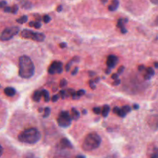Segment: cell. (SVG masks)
I'll list each match as a JSON object with an SVG mask.
<instances>
[{"label":"cell","instance_id":"cell-1","mask_svg":"<svg viewBox=\"0 0 158 158\" xmlns=\"http://www.w3.org/2000/svg\"><path fill=\"white\" fill-rule=\"evenodd\" d=\"M19 75L23 79L31 78L35 73V66L27 56H22L19 60Z\"/></svg>","mask_w":158,"mask_h":158},{"label":"cell","instance_id":"cell-2","mask_svg":"<svg viewBox=\"0 0 158 158\" xmlns=\"http://www.w3.org/2000/svg\"><path fill=\"white\" fill-rule=\"evenodd\" d=\"M18 139L22 143L34 144L39 142L41 139V133L36 128H27L19 134Z\"/></svg>","mask_w":158,"mask_h":158},{"label":"cell","instance_id":"cell-3","mask_svg":"<svg viewBox=\"0 0 158 158\" xmlns=\"http://www.w3.org/2000/svg\"><path fill=\"white\" fill-rule=\"evenodd\" d=\"M101 143V137L96 133H90L84 139L83 149L86 151L93 150L100 147Z\"/></svg>","mask_w":158,"mask_h":158},{"label":"cell","instance_id":"cell-4","mask_svg":"<svg viewBox=\"0 0 158 158\" xmlns=\"http://www.w3.org/2000/svg\"><path fill=\"white\" fill-rule=\"evenodd\" d=\"M21 36L25 39H29L36 42H43L44 41L45 36L43 33L41 32H36L30 29H24L21 32Z\"/></svg>","mask_w":158,"mask_h":158},{"label":"cell","instance_id":"cell-5","mask_svg":"<svg viewBox=\"0 0 158 158\" xmlns=\"http://www.w3.org/2000/svg\"><path fill=\"white\" fill-rule=\"evenodd\" d=\"M19 32V28L16 26L8 27L5 29L0 35V40L2 41H8L11 40L14 36H16Z\"/></svg>","mask_w":158,"mask_h":158},{"label":"cell","instance_id":"cell-6","mask_svg":"<svg viewBox=\"0 0 158 158\" xmlns=\"http://www.w3.org/2000/svg\"><path fill=\"white\" fill-rule=\"evenodd\" d=\"M57 123L60 127L67 128L69 127L72 123V119L68 111H62L59 114Z\"/></svg>","mask_w":158,"mask_h":158},{"label":"cell","instance_id":"cell-7","mask_svg":"<svg viewBox=\"0 0 158 158\" xmlns=\"http://www.w3.org/2000/svg\"><path fill=\"white\" fill-rule=\"evenodd\" d=\"M48 72L51 75L55 73H61L63 72V63L58 61L52 62L48 69Z\"/></svg>","mask_w":158,"mask_h":158},{"label":"cell","instance_id":"cell-8","mask_svg":"<svg viewBox=\"0 0 158 158\" xmlns=\"http://www.w3.org/2000/svg\"><path fill=\"white\" fill-rule=\"evenodd\" d=\"M118 63V59L116 56L114 55H110L107 58V68L109 69H113L116 67V65Z\"/></svg>","mask_w":158,"mask_h":158},{"label":"cell","instance_id":"cell-9","mask_svg":"<svg viewBox=\"0 0 158 158\" xmlns=\"http://www.w3.org/2000/svg\"><path fill=\"white\" fill-rule=\"evenodd\" d=\"M4 93L7 96H9V97H12L16 95V90L13 88V87H6L5 90H4Z\"/></svg>","mask_w":158,"mask_h":158},{"label":"cell","instance_id":"cell-10","mask_svg":"<svg viewBox=\"0 0 158 158\" xmlns=\"http://www.w3.org/2000/svg\"><path fill=\"white\" fill-rule=\"evenodd\" d=\"M119 5H120V2L119 0H113L111 4L108 6V9L110 11V12H113V11H116L118 7H119Z\"/></svg>","mask_w":158,"mask_h":158},{"label":"cell","instance_id":"cell-11","mask_svg":"<svg viewBox=\"0 0 158 158\" xmlns=\"http://www.w3.org/2000/svg\"><path fill=\"white\" fill-rule=\"evenodd\" d=\"M60 146L63 148H72L73 147L72 143H70V141L67 139H66V138L62 139V140L60 141Z\"/></svg>","mask_w":158,"mask_h":158},{"label":"cell","instance_id":"cell-12","mask_svg":"<svg viewBox=\"0 0 158 158\" xmlns=\"http://www.w3.org/2000/svg\"><path fill=\"white\" fill-rule=\"evenodd\" d=\"M42 93H41V90H36L35 91V93H33V100L36 101V102H40V100H41V97H42Z\"/></svg>","mask_w":158,"mask_h":158},{"label":"cell","instance_id":"cell-13","mask_svg":"<svg viewBox=\"0 0 158 158\" xmlns=\"http://www.w3.org/2000/svg\"><path fill=\"white\" fill-rule=\"evenodd\" d=\"M71 112H72V114H71L70 116H71L72 120H77L80 118V113H79V111L77 110H76L75 108H72Z\"/></svg>","mask_w":158,"mask_h":158},{"label":"cell","instance_id":"cell-14","mask_svg":"<svg viewBox=\"0 0 158 158\" xmlns=\"http://www.w3.org/2000/svg\"><path fill=\"white\" fill-rule=\"evenodd\" d=\"M110 108L108 105H104L103 107V110H101V114L103 117H107L108 116V114L110 113Z\"/></svg>","mask_w":158,"mask_h":158},{"label":"cell","instance_id":"cell-15","mask_svg":"<svg viewBox=\"0 0 158 158\" xmlns=\"http://www.w3.org/2000/svg\"><path fill=\"white\" fill-rule=\"evenodd\" d=\"M74 62H79V57L76 56V57H74L73 59H72V60L68 63L66 65V71H67V72L69 71V69H70V67H71L72 64H73Z\"/></svg>","mask_w":158,"mask_h":158},{"label":"cell","instance_id":"cell-16","mask_svg":"<svg viewBox=\"0 0 158 158\" xmlns=\"http://www.w3.org/2000/svg\"><path fill=\"white\" fill-rule=\"evenodd\" d=\"M41 93H42V96L44 97V100L45 102H49L50 100V97H49V92L45 90H41Z\"/></svg>","mask_w":158,"mask_h":158},{"label":"cell","instance_id":"cell-17","mask_svg":"<svg viewBox=\"0 0 158 158\" xmlns=\"http://www.w3.org/2000/svg\"><path fill=\"white\" fill-rule=\"evenodd\" d=\"M29 25L30 27H34L36 29H40L42 26V24L40 22H30L29 23Z\"/></svg>","mask_w":158,"mask_h":158},{"label":"cell","instance_id":"cell-18","mask_svg":"<svg viewBox=\"0 0 158 158\" xmlns=\"http://www.w3.org/2000/svg\"><path fill=\"white\" fill-rule=\"evenodd\" d=\"M28 21V16H21L19 19H16V22L19 24H23V23H25Z\"/></svg>","mask_w":158,"mask_h":158},{"label":"cell","instance_id":"cell-19","mask_svg":"<svg viewBox=\"0 0 158 158\" xmlns=\"http://www.w3.org/2000/svg\"><path fill=\"white\" fill-rule=\"evenodd\" d=\"M22 7H23L24 9H31L32 8V4L28 1H25L24 2H22Z\"/></svg>","mask_w":158,"mask_h":158},{"label":"cell","instance_id":"cell-20","mask_svg":"<svg viewBox=\"0 0 158 158\" xmlns=\"http://www.w3.org/2000/svg\"><path fill=\"white\" fill-rule=\"evenodd\" d=\"M67 80L66 79H62L60 82V87L61 88H64L67 87Z\"/></svg>","mask_w":158,"mask_h":158},{"label":"cell","instance_id":"cell-21","mask_svg":"<svg viewBox=\"0 0 158 158\" xmlns=\"http://www.w3.org/2000/svg\"><path fill=\"white\" fill-rule=\"evenodd\" d=\"M146 73H148L149 75H150L151 76H154V70L152 67H148L146 68Z\"/></svg>","mask_w":158,"mask_h":158},{"label":"cell","instance_id":"cell-22","mask_svg":"<svg viewBox=\"0 0 158 158\" xmlns=\"http://www.w3.org/2000/svg\"><path fill=\"white\" fill-rule=\"evenodd\" d=\"M50 112H51L50 108H49V107H45V109H44V114H43V117H44V118L48 117V116L50 115Z\"/></svg>","mask_w":158,"mask_h":158},{"label":"cell","instance_id":"cell-23","mask_svg":"<svg viewBox=\"0 0 158 158\" xmlns=\"http://www.w3.org/2000/svg\"><path fill=\"white\" fill-rule=\"evenodd\" d=\"M60 96H61V98H62L63 100H64L66 97H68L67 90H60Z\"/></svg>","mask_w":158,"mask_h":158},{"label":"cell","instance_id":"cell-24","mask_svg":"<svg viewBox=\"0 0 158 158\" xmlns=\"http://www.w3.org/2000/svg\"><path fill=\"white\" fill-rule=\"evenodd\" d=\"M121 110H123V111H124V112H125L126 113H130V112L131 111V108H130V106H127V105L123 106V107L121 108Z\"/></svg>","mask_w":158,"mask_h":158},{"label":"cell","instance_id":"cell-25","mask_svg":"<svg viewBox=\"0 0 158 158\" xmlns=\"http://www.w3.org/2000/svg\"><path fill=\"white\" fill-rule=\"evenodd\" d=\"M18 10H19V7L17 5H14L12 7H11V12L13 14H16Z\"/></svg>","mask_w":158,"mask_h":158},{"label":"cell","instance_id":"cell-26","mask_svg":"<svg viewBox=\"0 0 158 158\" xmlns=\"http://www.w3.org/2000/svg\"><path fill=\"white\" fill-rule=\"evenodd\" d=\"M120 117H122V118H123V117H125L126 116V115H127V113H125L123 110H122L120 108V110H119V111H118V113H116Z\"/></svg>","mask_w":158,"mask_h":158},{"label":"cell","instance_id":"cell-27","mask_svg":"<svg viewBox=\"0 0 158 158\" xmlns=\"http://www.w3.org/2000/svg\"><path fill=\"white\" fill-rule=\"evenodd\" d=\"M43 22L45 23H49L50 21H51V17L48 15H45L43 16Z\"/></svg>","mask_w":158,"mask_h":158},{"label":"cell","instance_id":"cell-28","mask_svg":"<svg viewBox=\"0 0 158 158\" xmlns=\"http://www.w3.org/2000/svg\"><path fill=\"white\" fill-rule=\"evenodd\" d=\"M85 90H78L76 93V96H78V97H80V96H82L83 95H84L85 94Z\"/></svg>","mask_w":158,"mask_h":158},{"label":"cell","instance_id":"cell-29","mask_svg":"<svg viewBox=\"0 0 158 158\" xmlns=\"http://www.w3.org/2000/svg\"><path fill=\"white\" fill-rule=\"evenodd\" d=\"M124 26V23H123V19H120L117 22V27L118 28H121Z\"/></svg>","mask_w":158,"mask_h":158},{"label":"cell","instance_id":"cell-30","mask_svg":"<svg viewBox=\"0 0 158 158\" xmlns=\"http://www.w3.org/2000/svg\"><path fill=\"white\" fill-rule=\"evenodd\" d=\"M89 84H90V87L92 90H95L96 89V83H94V81L93 80H90V82H89Z\"/></svg>","mask_w":158,"mask_h":158},{"label":"cell","instance_id":"cell-31","mask_svg":"<svg viewBox=\"0 0 158 158\" xmlns=\"http://www.w3.org/2000/svg\"><path fill=\"white\" fill-rule=\"evenodd\" d=\"M93 113H96V114H100L101 113V109L100 107H94L93 109Z\"/></svg>","mask_w":158,"mask_h":158},{"label":"cell","instance_id":"cell-32","mask_svg":"<svg viewBox=\"0 0 158 158\" xmlns=\"http://www.w3.org/2000/svg\"><path fill=\"white\" fill-rule=\"evenodd\" d=\"M124 69H125V67H124L123 66H121L118 69V70H117V74H118V75L122 74V73H123V71H124Z\"/></svg>","mask_w":158,"mask_h":158},{"label":"cell","instance_id":"cell-33","mask_svg":"<svg viewBox=\"0 0 158 158\" xmlns=\"http://www.w3.org/2000/svg\"><path fill=\"white\" fill-rule=\"evenodd\" d=\"M59 99H60V95H54V96L52 97V101L53 103H55V102H57Z\"/></svg>","mask_w":158,"mask_h":158},{"label":"cell","instance_id":"cell-34","mask_svg":"<svg viewBox=\"0 0 158 158\" xmlns=\"http://www.w3.org/2000/svg\"><path fill=\"white\" fill-rule=\"evenodd\" d=\"M6 5H7V2L5 1H4V0L1 1L0 2V9H3L4 7L6 6Z\"/></svg>","mask_w":158,"mask_h":158},{"label":"cell","instance_id":"cell-35","mask_svg":"<svg viewBox=\"0 0 158 158\" xmlns=\"http://www.w3.org/2000/svg\"><path fill=\"white\" fill-rule=\"evenodd\" d=\"M120 79H117V80H114V82L113 83V86H118V85H120Z\"/></svg>","mask_w":158,"mask_h":158},{"label":"cell","instance_id":"cell-36","mask_svg":"<svg viewBox=\"0 0 158 158\" xmlns=\"http://www.w3.org/2000/svg\"><path fill=\"white\" fill-rule=\"evenodd\" d=\"M120 32H121L123 34H125V33H127V29L125 28V26H123V27L120 28Z\"/></svg>","mask_w":158,"mask_h":158},{"label":"cell","instance_id":"cell-37","mask_svg":"<svg viewBox=\"0 0 158 158\" xmlns=\"http://www.w3.org/2000/svg\"><path fill=\"white\" fill-rule=\"evenodd\" d=\"M4 9V12H11V7L9 6H5L3 8Z\"/></svg>","mask_w":158,"mask_h":158},{"label":"cell","instance_id":"cell-38","mask_svg":"<svg viewBox=\"0 0 158 158\" xmlns=\"http://www.w3.org/2000/svg\"><path fill=\"white\" fill-rule=\"evenodd\" d=\"M145 69H146V67H145L143 65H140V66L138 67V70H139L140 72H142V71H143V70H145Z\"/></svg>","mask_w":158,"mask_h":158},{"label":"cell","instance_id":"cell-39","mask_svg":"<svg viewBox=\"0 0 158 158\" xmlns=\"http://www.w3.org/2000/svg\"><path fill=\"white\" fill-rule=\"evenodd\" d=\"M151 77H152V76H151L150 75H149L148 73H146V74L144 75V79H145L146 80H149Z\"/></svg>","mask_w":158,"mask_h":158},{"label":"cell","instance_id":"cell-40","mask_svg":"<svg viewBox=\"0 0 158 158\" xmlns=\"http://www.w3.org/2000/svg\"><path fill=\"white\" fill-rule=\"evenodd\" d=\"M78 70H79V68L78 67H76L75 69H74V70L71 73V74L73 75V76H75L77 73H78Z\"/></svg>","mask_w":158,"mask_h":158},{"label":"cell","instance_id":"cell-41","mask_svg":"<svg viewBox=\"0 0 158 158\" xmlns=\"http://www.w3.org/2000/svg\"><path fill=\"white\" fill-rule=\"evenodd\" d=\"M112 79H113V80H117L118 79V77H119V75L117 74V73H114V74H113L112 75Z\"/></svg>","mask_w":158,"mask_h":158},{"label":"cell","instance_id":"cell-42","mask_svg":"<svg viewBox=\"0 0 158 158\" xmlns=\"http://www.w3.org/2000/svg\"><path fill=\"white\" fill-rule=\"evenodd\" d=\"M119 110H120V108L118 107H115L114 108H113V112L114 113H118V111H119Z\"/></svg>","mask_w":158,"mask_h":158},{"label":"cell","instance_id":"cell-43","mask_svg":"<svg viewBox=\"0 0 158 158\" xmlns=\"http://www.w3.org/2000/svg\"><path fill=\"white\" fill-rule=\"evenodd\" d=\"M133 108H134V110H138V109H139V108H140V106H139V105H138V104H134V105H133Z\"/></svg>","mask_w":158,"mask_h":158},{"label":"cell","instance_id":"cell-44","mask_svg":"<svg viewBox=\"0 0 158 158\" xmlns=\"http://www.w3.org/2000/svg\"><path fill=\"white\" fill-rule=\"evenodd\" d=\"M105 73H106V74H107V75L110 74V73H111V70H110V69L107 68V69L105 70Z\"/></svg>","mask_w":158,"mask_h":158},{"label":"cell","instance_id":"cell-45","mask_svg":"<svg viewBox=\"0 0 158 158\" xmlns=\"http://www.w3.org/2000/svg\"><path fill=\"white\" fill-rule=\"evenodd\" d=\"M60 48H66V46H67V44L65 43H60Z\"/></svg>","mask_w":158,"mask_h":158},{"label":"cell","instance_id":"cell-46","mask_svg":"<svg viewBox=\"0 0 158 158\" xmlns=\"http://www.w3.org/2000/svg\"><path fill=\"white\" fill-rule=\"evenodd\" d=\"M62 9H63V6L62 5H59L58 7H57V12H61L62 11Z\"/></svg>","mask_w":158,"mask_h":158},{"label":"cell","instance_id":"cell-47","mask_svg":"<svg viewBox=\"0 0 158 158\" xmlns=\"http://www.w3.org/2000/svg\"><path fill=\"white\" fill-rule=\"evenodd\" d=\"M151 158H157V152H155L154 154H152Z\"/></svg>","mask_w":158,"mask_h":158},{"label":"cell","instance_id":"cell-48","mask_svg":"<svg viewBox=\"0 0 158 158\" xmlns=\"http://www.w3.org/2000/svg\"><path fill=\"white\" fill-rule=\"evenodd\" d=\"M2 153H3V148H2V147L0 145V157L2 155Z\"/></svg>","mask_w":158,"mask_h":158},{"label":"cell","instance_id":"cell-49","mask_svg":"<svg viewBox=\"0 0 158 158\" xmlns=\"http://www.w3.org/2000/svg\"><path fill=\"white\" fill-rule=\"evenodd\" d=\"M100 80V78L97 77V78H96V80H93V81H94V83H98Z\"/></svg>","mask_w":158,"mask_h":158},{"label":"cell","instance_id":"cell-50","mask_svg":"<svg viewBox=\"0 0 158 158\" xmlns=\"http://www.w3.org/2000/svg\"><path fill=\"white\" fill-rule=\"evenodd\" d=\"M26 158H36L34 155H32V154H29V155H28L27 156V157Z\"/></svg>","mask_w":158,"mask_h":158},{"label":"cell","instance_id":"cell-51","mask_svg":"<svg viewBox=\"0 0 158 158\" xmlns=\"http://www.w3.org/2000/svg\"><path fill=\"white\" fill-rule=\"evenodd\" d=\"M90 73H89V75L90 76H94L95 74H96V73H94V72H89Z\"/></svg>","mask_w":158,"mask_h":158},{"label":"cell","instance_id":"cell-52","mask_svg":"<svg viewBox=\"0 0 158 158\" xmlns=\"http://www.w3.org/2000/svg\"><path fill=\"white\" fill-rule=\"evenodd\" d=\"M76 158H86L83 155H78V156H76Z\"/></svg>","mask_w":158,"mask_h":158},{"label":"cell","instance_id":"cell-53","mask_svg":"<svg viewBox=\"0 0 158 158\" xmlns=\"http://www.w3.org/2000/svg\"><path fill=\"white\" fill-rule=\"evenodd\" d=\"M101 2H103V4H106L108 2V0H101Z\"/></svg>","mask_w":158,"mask_h":158},{"label":"cell","instance_id":"cell-54","mask_svg":"<svg viewBox=\"0 0 158 158\" xmlns=\"http://www.w3.org/2000/svg\"><path fill=\"white\" fill-rule=\"evenodd\" d=\"M150 1L154 4H157V0H150Z\"/></svg>","mask_w":158,"mask_h":158},{"label":"cell","instance_id":"cell-55","mask_svg":"<svg viewBox=\"0 0 158 158\" xmlns=\"http://www.w3.org/2000/svg\"><path fill=\"white\" fill-rule=\"evenodd\" d=\"M43 108H39V112L40 113H41V112H43Z\"/></svg>","mask_w":158,"mask_h":158},{"label":"cell","instance_id":"cell-56","mask_svg":"<svg viewBox=\"0 0 158 158\" xmlns=\"http://www.w3.org/2000/svg\"><path fill=\"white\" fill-rule=\"evenodd\" d=\"M82 113H83V114H87V111L86 110H83Z\"/></svg>","mask_w":158,"mask_h":158},{"label":"cell","instance_id":"cell-57","mask_svg":"<svg viewBox=\"0 0 158 158\" xmlns=\"http://www.w3.org/2000/svg\"><path fill=\"white\" fill-rule=\"evenodd\" d=\"M154 66H155V68H157L158 67V63L156 62V63H154Z\"/></svg>","mask_w":158,"mask_h":158}]
</instances>
